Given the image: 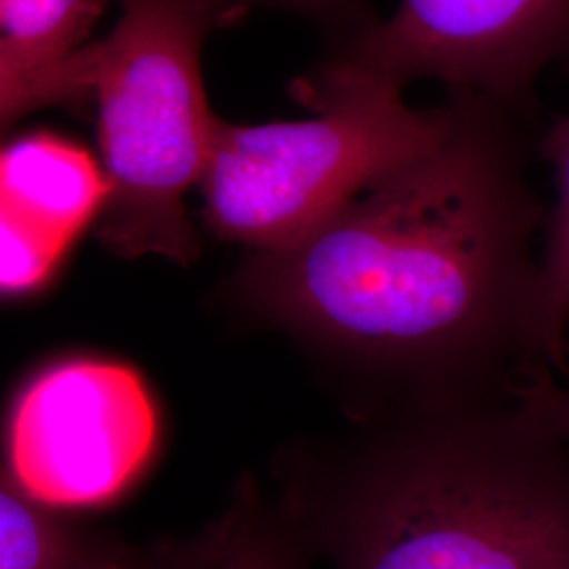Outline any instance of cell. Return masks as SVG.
<instances>
[{"label":"cell","instance_id":"6da1fadb","mask_svg":"<svg viewBox=\"0 0 569 569\" xmlns=\"http://www.w3.org/2000/svg\"><path fill=\"white\" fill-rule=\"evenodd\" d=\"M449 106L432 148L239 277L266 317L411 385L420 406L510 399V373L545 371L533 243L549 216L529 183L523 112L460 93Z\"/></svg>","mask_w":569,"mask_h":569},{"label":"cell","instance_id":"7a4b0ae2","mask_svg":"<svg viewBox=\"0 0 569 569\" xmlns=\"http://www.w3.org/2000/svg\"><path fill=\"white\" fill-rule=\"evenodd\" d=\"M338 569H569L566 441L510 399L422 406L331 507Z\"/></svg>","mask_w":569,"mask_h":569},{"label":"cell","instance_id":"3957f363","mask_svg":"<svg viewBox=\"0 0 569 569\" xmlns=\"http://www.w3.org/2000/svg\"><path fill=\"white\" fill-rule=\"evenodd\" d=\"M224 0H121L84 56L110 194L98 237L114 256L188 264L199 239L183 199L203 182L218 114L204 96V39L243 20Z\"/></svg>","mask_w":569,"mask_h":569},{"label":"cell","instance_id":"277c9868","mask_svg":"<svg viewBox=\"0 0 569 569\" xmlns=\"http://www.w3.org/2000/svg\"><path fill=\"white\" fill-rule=\"evenodd\" d=\"M306 121L234 124L218 117L204 169L203 220L234 243L277 251L306 239L371 183L439 142L449 102L411 108L401 89L293 91Z\"/></svg>","mask_w":569,"mask_h":569},{"label":"cell","instance_id":"5b68a950","mask_svg":"<svg viewBox=\"0 0 569 569\" xmlns=\"http://www.w3.org/2000/svg\"><path fill=\"white\" fill-rule=\"evenodd\" d=\"M550 68L569 72V0H399L387 20L359 21L300 89L435 79L519 112Z\"/></svg>","mask_w":569,"mask_h":569},{"label":"cell","instance_id":"8992f818","mask_svg":"<svg viewBox=\"0 0 569 569\" xmlns=\"http://www.w3.org/2000/svg\"><path fill=\"white\" fill-rule=\"evenodd\" d=\"M157 439V407L131 367L66 359L44 367L13 403L9 479L51 509L103 507L142 475Z\"/></svg>","mask_w":569,"mask_h":569},{"label":"cell","instance_id":"52a82bcc","mask_svg":"<svg viewBox=\"0 0 569 569\" xmlns=\"http://www.w3.org/2000/svg\"><path fill=\"white\" fill-rule=\"evenodd\" d=\"M110 194L96 157L49 129L11 138L0 154V287L9 298L42 289Z\"/></svg>","mask_w":569,"mask_h":569},{"label":"cell","instance_id":"ba28073f","mask_svg":"<svg viewBox=\"0 0 569 569\" xmlns=\"http://www.w3.org/2000/svg\"><path fill=\"white\" fill-rule=\"evenodd\" d=\"M112 0H0L2 129L49 108L89 103L84 53Z\"/></svg>","mask_w":569,"mask_h":569},{"label":"cell","instance_id":"9c48e42d","mask_svg":"<svg viewBox=\"0 0 569 569\" xmlns=\"http://www.w3.org/2000/svg\"><path fill=\"white\" fill-rule=\"evenodd\" d=\"M538 150L557 186V203L545 228L533 308L536 355L540 367L549 371L566 367L569 359V112L555 119Z\"/></svg>","mask_w":569,"mask_h":569},{"label":"cell","instance_id":"30bf717a","mask_svg":"<svg viewBox=\"0 0 569 569\" xmlns=\"http://www.w3.org/2000/svg\"><path fill=\"white\" fill-rule=\"evenodd\" d=\"M102 542L66 523L9 477L0 489V569H77Z\"/></svg>","mask_w":569,"mask_h":569},{"label":"cell","instance_id":"8fae6325","mask_svg":"<svg viewBox=\"0 0 569 569\" xmlns=\"http://www.w3.org/2000/svg\"><path fill=\"white\" fill-rule=\"evenodd\" d=\"M222 536L224 523L188 547L133 550L102 542V547L77 569H211L222 547Z\"/></svg>","mask_w":569,"mask_h":569},{"label":"cell","instance_id":"7c38bea8","mask_svg":"<svg viewBox=\"0 0 569 569\" xmlns=\"http://www.w3.org/2000/svg\"><path fill=\"white\" fill-rule=\"evenodd\" d=\"M211 569H296V563L277 531L243 512L228 517L222 547Z\"/></svg>","mask_w":569,"mask_h":569},{"label":"cell","instance_id":"4fadbf2b","mask_svg":"<svg viewBox=\"0 0 569 569\" xmlns=\"http://www.w3.org/2000/svg\"><path fill=\"white\" fill-rule=\"evenodd\" d=\"M515 406L531 425L568 443L569 388L557 385L550 371H538L519 385L515 390Z\"/></svg>","mask_w":569,"mask_h":569},{"label":"cell","instance_id":"5bb4252c","mask_svg":"<svg viewBox=\"0 0 569 569\" xmlns=\"http://www.w3.org/2000/svg\"><path fill=\"white\" fill-rule=\"evenodd\" d=\"M230 4L249 9L251 4H266V7H281L289 11H298V13H308V16H338L345 18L352 7L359 0H224Z\"/></svg>","mask_w":569,"mask_h":569}]
</instances>
